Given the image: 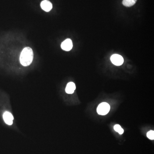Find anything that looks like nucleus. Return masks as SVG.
Returning a JSON list of instances; mask_svg holds the SVG:
<instances>
[{"label":"nucleus","instance_id":"f257e3e1","mask_svg":"<svg viewBox=\"0 0 154 154\" xmlns=\"http://www.w3.org/2000/svg\"><path fill=\"white\" fill-rule=\"evenodd\" d=\"M33 58V52L30 47L24 48L20 56V61L22 65L27 66L30 65Z\"/></svg>","mask_w":154,"mask_h":154},{"label":"nucleus","instance_id":"f03ea898","mask_svg":"<svg viewBox=\"0 0 154 154\" xmlns=\"http://www.w3.org/2000/svg\"><path fill=\"white\" fill-rule=\"evenodd\" d=\"M110 110V106L108 103L102 102L98 106L97 109L98 114L101 115L108 114Z\"/></svg>","mask_w":154,"mask_h":154},{"label":"nucleus","instance_id":"7ed1b4c3","mask_svg":"<svg viewBox=\"0 0 154 154\" xmlns=\"http://www.w3.org/2000/svg\"><path fill=\"white\" fill-rule=\"evenodd\" d=\"M111 60L114 65L119 66L122 65L124 62V59L121 55L118 54H113L111 57Z\"/></svg>","mask_w":154,"mask_h":154},{"label":"nucleus","instance_id":"20e7f679","mask_svg":"<svg viewBox=\"0 0 154 154\" xmlns=\"http://www.w3.org/2000/svg\"><path fill=\"white\" fill-rule=\"evenodd\" d=\"M62 49L65 51H69L73 47L72 41L69 39H67L63 42L61 44Z\"/></svg>","mask_w":154,"mask_h":154},{"label":"nucleus","instance_id":"39448f33","mask_svg":"<svg viewBox=\"0 0 154 154\" xmlns=\"http://www.w3.org/2000/svg\"><path fill=\"white\" fill-rule=\"evenodd\" d=\"M4 121L8 125H12L13 123V117L12 114L8 111H6L3 114Z\"/></svg>","mask_w":154,"mask_h":154},{"label":"nucleus","instance_id":"423d86ee","mask_svg":"<svg viewBox=\"0 0 154 154\" xmlns=\"http://www.w3.org/2000/svg\"><path fill=\"white\" fill-rule=\"evenodd\" d=\"M42 9L46 12H49L52 8V4L48 0H44L41 3Z\"/></svg>","mask_w":154,"mask_h":154},{"label":"nucleus","instance_id":"0eeeda50","mask_svg":"<svg viewBox=\"0 0 154 154\" xmlns=\"http://www.w3.org/2000/svg\"><path fill=\"white\" fill-rule=\"evenodd\" d=\"M76 86L74 83L72 82H69L66 86L65 92L68 94H72L74 92Z\"/></svg>","mask_w":154,"mask_h":154},{"label":"nucleus","instance_id":"6e6552de","mask_svg":"<svg viewBox=\"0 0 154 154\" xmlns=\"http://www.w3.org/2000/svg\"><path fill=\"white\" fill-rule=\"evenodd\" d=\"M137 1V0H123V4L125 6L132 7L136 3Z\"/></svg>","mask_w":154,"mask_h":154},{"label":"nucleus","instance_id":"1a4fd4ad","mask_svg":"<svg viewBox=\"0 0 154 154\" xmlns=\"http://www.w3.org/2000/svg\"><path fill=\"white\" fill-rule=\"evenodd\" d=\"M114 129L115 131L119 133L120 135H122L124 132V130L119 125H115L114 126Z\"/></svg>","mask_w":154,"mask_h":154},{"label":"nucleus","instance_id":"9d476101","mask_svg":"<svg viewBox=\"0 0 154 154\" xmlns=\"http://www.w3.org/2000/svg\"><path fill=\"white\" fill-rule=\"evenodd\" d=\"M147 137H148V138L153 140L154 139V131L151 130L148 132L147 134Z\"/></svg>","mask_w":154,"mask_h":154}]
</instances>
